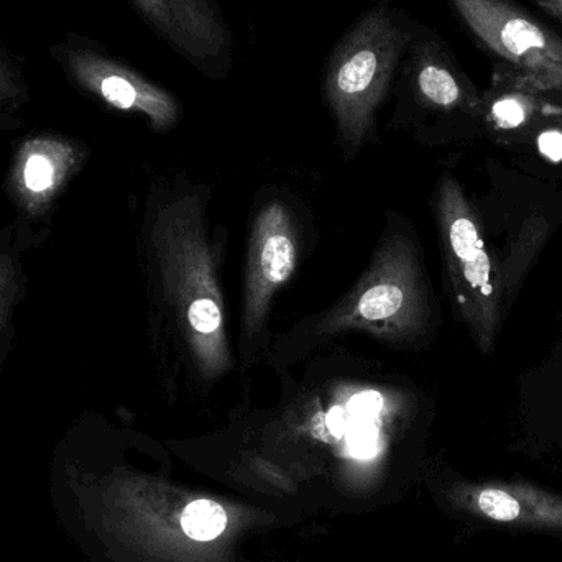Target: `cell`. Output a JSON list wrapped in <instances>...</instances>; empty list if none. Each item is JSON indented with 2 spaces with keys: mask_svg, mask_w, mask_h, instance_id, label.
Segmentation results:
<instances>
[{
  "mask_svg": "<svg viewBox=\"0 0 562 562\" xmlns=\"http://www.w3.org/2000/svg\"><path fill=\"white\" fill-rule=\"evenodd\" d=\"M206 229L203 203L196 196H178L161 204L154 243L165 294L194 366L204 379L217 380L233 367V353L216 254Z\"/></svg>",
  "mask_w": 562,
  "mask_h": 562,
  "instance_id": "obj_1",
  "label": "cell"
},
{
  "mask_svg": "<svg viewBox=\"0 0 562 562\" xmlns=\"http://www.w3.org/2000/svg\"><path fill=\"white\" fill-rule=\"evenodd\" d=\"M415 32V22L403 10L380 2L330 49L323 94L346 150H359L375 132L376 112L392 92Z\"/></svg>",
  "mask_w": 562,
  "mask_h": 562,
  "instance_id": "obj_2",
  "label": "cell"
},
{
  "mask_svg": "<svg viewBox=\"0 0 562 562\" xmlns=\"http://www.w3.org/2000/svg\"><path fill=\"white\" fill-rule=\"evenodd\" d=\"M428 296L415 244L389 233L373 254L369 270L353 290L324 316L323 336L359 333L389 342H409L425 333Z\"/></svg>",
  "mask_w": 562,
  "mask_h": 562,
  "instance_id": "obj_3",
  "label": "cell"
},
{
  "mask_svg": "<svg viewBox=\"0 0 562 562\" xmlns=\"http://www.w3.org/2000/svg\"><path fill=\"white\" fill-rule=\"evenodd\" d=\"M436 214L456 310L479 349L491 353L504 310L502 269L488 254L477 214L461 184L449 175L439 183Z\"/></svg>",
  "mask_w": 562,
  "mask_h": 562,
  "instance_id": "obj_4",
  "label": "cell"
},
{
  "mask_svg": "<svg viewBox=\"0 0 562 562\" xmlns=\"http://www.w3.org/2000/svg\"><path fill=\"white\" fill-rule=\"evenodd\" d=\"M147 25L210 79L229 75L234 35L216 0H131Z\"/></svg>",
  "mask_w": 562,
  "mask_h": 562,
  "instance_id": "obj_5",
  "label": "cell"
},
{
  "mask_svg": "<svg viewBox=\"0 0 562 562\" xmlns=\"http://www.w3.org/2000/svg\"><path fill=\"white\" fill-rule=\"evenodd\" d=\"M63 63L82 89L117 111L142 115L154 131L168 132L180 122V99L119 59L88 46H66Z\"/></svg>",
  "mask_w": 562,
  "mask_h": 562,
  "instance_id": "obj_6",
  "label": "cell"
},
{
  "mask_svg": "<svg viewBox=\"0 0 562 562\" xmlns=\"http://www.w3.org/2000/svg\"><path fill=\"white\" fill-rule=\"evenodd\" d=\"M297 237L284 204H267L257 214L250 233L244 288V333L256 336L266 324L277 291L293 277Z\"/></svg>",
  "mask_w": 562,
  "mask_h": 562,
  "instance_id": "obj_7",
  "label": "cell"
},
{
  "mask_svg": "<svg viewBox=\"0 0 562 562\" xmlns=\"http://www.w3.org/2000/svg\"><path fill=\"white\" fill-rule=\"evenodd\" d=\"M465 25L497 55L521 66H562V42L507 0H451Z\"/></svg>",
  "mask_w": 562,
  "mask_h": 562,
  "instance_id": "obj_8",
  "label": "cell"
},
{
  "mask_svg": "<svg viewBox=\"0 0 562 562\" xmlns=\"http://www.w3.org/2000/svg\"><path fill=\"white\" fill-rule=\"evenodd\" d=\"M469 512L495 527L562 535V495L524 482H485L464 494Z\"/></svg>",
  "mask_w": 562,
  "mask_h": 562,
  "instance_id": "obj_9",
  "label": "cell"
},
{
  "mask_svg": "<svg viewBox=\"0 0 562 562\" xmlns=\"http://www.w3.org/2000/svg\"><path fill=\"white\" fill-rule=\"evenodd\" d=\"M79 164L81 151L71 142L56 137L23 142L12 173V194L23 213L32 217L46 213Z\"/></svg>",
  "mask_w": 562,
  "mask_h": 562,
  "instance_id": "obj_10",
  "label": "cell"
},
{
  "mask_svg": "<svg viewBox=\"0 0 562 562\" xmlns=\"http://www.w3.org/2000/svg\"><path fill=\"white\" fill-rule=\"evenodd\" d=\"M23 269L15 234L5 231L0 236V340L5 336L13 310L22 300Z\"/></svg>",
  "mask_w": 562,
  "mask_h": 562,
  "instance_id": "obj_11",
  "label": "cell"
},
{
  "mask_svg": "<svg viewBox=\"0 0 562 562\" xmlns=\"http://www.w3.org/2000/svg\"><path fill=\"white\" fill-rule=\"evenodd\" d=\"M181 527L191 540H216L226 530L227 515L216 502L196 501L184 508Z\"/></svg>",
  "mask_w": 562,
  "mask_h": 562,
  "instance_id": "obj_12",
  "label": "cell"
},
{
  "mask_svg": "<svg viewBox=\"0 0 562 562\" xmlns=\"http://www.w3.org/2000/svg\"><path fill=\"white\" fill-rule=\"evenodd\" d=\"M531 104L524 95H504L492 105V121L498 128L512 131L521 127L530 117Z\"/></svg>",
  "mask_w": 562,
  "mask_h": 562,
  "instance_id": "obj_13",
  "label": "cell"
},
{
  "mask_svg": "<svg viewBox=\"0 0 562 562\" xmlns=\"http://www.w3.org/2000/svg\"><path fill=\"white\" fill-rule=\"evenodd\" d=\"M538 148L551 161H562V132L547 131L538 138Z\"/></svg>",
  "mask_w": 562,
  "mask_h": 562,
  "instance_id": "obj_14",
  "label": "cell"
},
{
  "mask_svg": "<svg viewBox=\"0 0 562 562\" xmlns=\"http://www.w3.org/2000/svg\"><path fill=\"white\" fill-rule=\"evenodd\" d=\"M16 92H19V88H16L12 71H10L5 63L0 59V101L15 98Z\"/></svg>",
  "mask_w": 562,
  "mask_h": 562,
  "instance_id": "obj_15",
  "label": "cell"
},
{
  "mask_svg": "<svg viewBox=\"0 0 562 562\" xmlns=\"http://www.w3.org/2000/svg\"><path fill=\"white\" fill-rule=\"evenodd\" d=\"M531 2L537 3L548 15L554 16L562 23V0H531Z\"/></svg>",
  "mask_w": 562,
  "mask_h": 562,
  "instance_id": "obj_16",
  "label": "cell"
}]
</instances>
